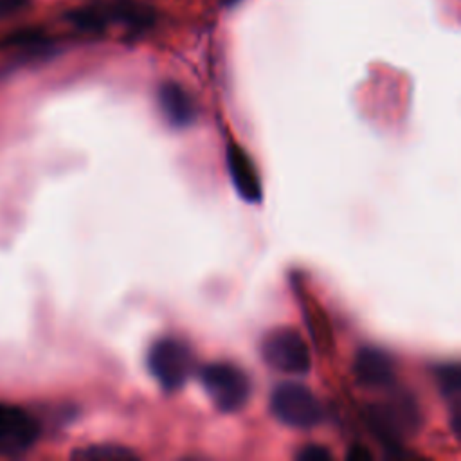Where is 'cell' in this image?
Listing matches in <instances>:
<instances>
[{
	"label": "cell",
	"mask_w": 461,
	"mask_h": 461,
	"mask_svg": "<svg viewBox=\"0 0 461 461\" xmlns=\"http://www.w3.org/2000/svg\"><path fill=\"white\" fill-rule=\"evenodd\" d=\"M200 382L212 403L223 412L241 409L250 394V380L247 373L229 362L203 366L200 369Z\"/></svg>",
	"instance_id": "cell-1"
},
{
	"label": "cell",
	"mask_w": 461,
	"mask_h": 461,
	"mask_svg": "<svg viewBox=\"0 0 461 461\" xmlns=\"http://www.w3.org/2000/svg\"><path fill=\"white\" fill-rule=\"evenodd\" d=\"M148 367L153 378L167 391L180 389L191 376L194 357L191 348L175 337H162L148 351Z\"/></svg>",
	"instance_id": "cell-2"
},
{
	"label": "cell",
	"mask_w": 461,
	"mask_h": 461,
	"mask_svg": "<svg viewBox=\"0 0 461 461\" xmlns=\"http://www.w3.org/2000/svg\"><path fill=\"white\" fill-rule=\"evenodd\" d=\"M270 411L276 420L295 429H310L322 420V409L315 394L295 382L279 384L272 391Z\"/></svg>",
	"instance_id": "cell-3"
},
{
	"label": "cell",
	"mask_w": 461,
	"mask_h": 461,
	"mask_svg": "<svg viewBox=\"0 0 461 461\" xmlns=\"http://www.w3.org/2000/svg\"><path fill=\"white\" fill-rule=\"evenodd\" d=\"M261 353L265 362L285 375H304L312 367L310 349L294 328H276L272 330L261 344Z\"/></svg>",
	"instance_id": "cell-4"
},
{
	"label": "cell",
	"mask_w": 461,
	"mask_h": 461,
	"mask_svg": "<svg viewBox=\"0 0 461 461\" xmlns=\"http://www.w3.org/2000/svg\"><path fill=\"white\" fill-rule=\"evenodd\" d=\"M38 421L22 407L0 402V456L25 454L38 439Z\"/></svg>",
	"instance_id": "cell-5"
},
{
	"label": "cell",
	"mask_w": 461,
	"mask_h": 461,
	"mask_svg": "<svg viewBox=\"0 0 461 461\" xmlns=\"http://www.w3.org/2000/svg\"><path fill=\"white\" fill-rule=\"evenodd\" d=\"M371 421L376 432L385 436L389 441H394L418 429L420 411L411 398L400 396L375 405L371 411Z\"/></svg>",
	"instance_id": "cell-6"
},
{
	"label": "cell",
	"mask_w": 461,
	"mask_h": 461,
	"mask_svg": "<svg viewBox=\"0 0 461 461\" xmlns=\"http://www.w3.org/2000/svg\"><path fill=\"white\" fill-rule=\"evenodd\" d=\"M353 373L357 382L367 389H385L394 382L393 358L384 349L373 346L358 349L353 362Z\"/></svg>",
	"instance_id": "cell-7"
},
{
	"label": "cell",
	"mask_w": 461,
	"mask_h": 461,
	"mask_svg": "<svg viewBox=\"0 0 461 461\" xmlns=\"http://www.w3.org/2000/svg\"><path fill=\"white\" fill-rule=\"evenodd\" d=\"M227 164L232 184L241 198L247 202L261 200V180L250 155L238 144H230L227 149Z\"/></svg>",
	"instance_id": "cell-8"
},
{
	"label": "cell",
	"mask_w": 461,
	"mask_h": 461,
	"mask_svg": "<svg viewBox=\"0 0 461 461\" xmlns=\"http://www.w3.org/2000/svg\"><path fill=\"white\" fill-rule=\"evenodd\" d=\"M158 104L169 124L189 126L196 119V103L191 94L175 81H166L158 88Z\"/></svg>",
	"instance_id": "cell-9"
},
{
	"label": "cell",
	"mask_w": 461,
	"mask_h": 461,
	"mask_svg": "<svg viewBox=\"0 0 461 461\" xmlns=\"http://www.w3.org/2000/svg\"><path fill=\"white\" fill-rule=\"evenodd\" d=\"M72 456L79 457V459H95V461H103V459H131L133 457V454L128 448L113 447V445L88 447V448L74 452Z\"/></svg>",
	"instance_id": "cell-10"
},
{
	"label": "cell",
	"mask_w": 461,
	"mask_h": 461,
	"mask_svg": "<svg viewBox=\"0 0 461 461\" xmlns=\"http://www.w3.org/2000/svg\"><path fill=\"white\" fill-rule=\"evenodd\" d=\"M438 382L441 391L450 396V394H457L459 393V385H461V373L459 367L456 364H447L443 367L438 369Z\"/></svg>",
	"instance_id": "cell-11"
},
{
	"label": "cell",
	"mask_w": 461,
	"mask_h": 461,
	"mask_svg": "<svg viewBox=\"0 0 461 461\" xmlns=\"http://www.w3.org/2000/svg\"><path fill=\"white\" fill-rule=\"evenodd\" d=\"M330 457H331V452L321 445H306L297 454V459L301 461H328Z\"/></svg>",
	"instance_id": "cell-12"
},
{
	"label": "cell",
	"mask_w": 461,
	"mask_h": 461,
	"mask_svg": "<svg viewBox=\"0 0 461 461\" xmlns=\"http://www.w3.org/2000/svg\"><path fill=\"white\" fill-rule=\"evenodd\" d=\"M23 0H0V13H11L22 5Z\"/></svg>",
	"instance_id": "cell-13"
},
{
	"label": "cell",
	"mask_w": 461,
	"mask_h": 461,
	"mask_svg": "<svg viewBox=\"0 0 461 461\" xmlns=\"http://www.w3.org/2000/svg\"><path fill=\"white\" fill-rule=\"evenodd\" d=\"M348 457H351V459H360V457L369 459L371 454H369L364 447H353V448L348 452Z\"/></svg>",
	"instance_id": "cell-14"
}]
</instances>
